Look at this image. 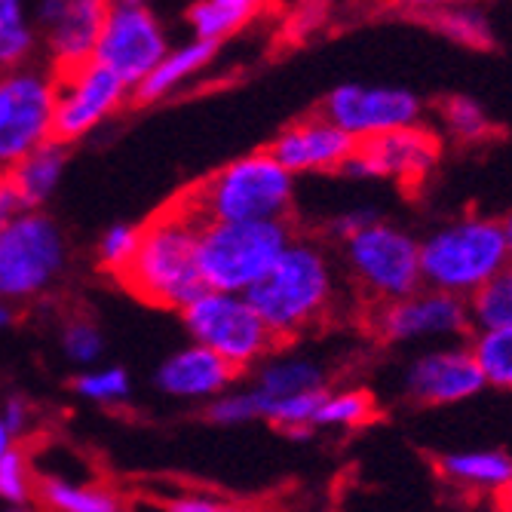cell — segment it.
Masks as SVG:
<instances>
[{"label": "cell", "mask_w": 512, "mask_h": 512, "mask_svg": "<svg viewBox=\"0 0 512 512\" xmlns=\"http://www.w3.org/2000/svg\"><path fill=\"white\" fill-rule=\"evenodd\" d=\"M246 298L270 338L289 344L332 313L338 301V267L319 240L295 237Z\"/></svg>", "instance_id": "obj_1"}, {"label": "cell", "mask_w": 512, "mask_h": 512, "mask_svg": "<svg viewBox=\"0 0 512 512\" xmlns=\"http://www.w3.org/2000/svg\"><path fill=\"white\" fill-rule=\"evenodd\" d=\"M197 230L200 221L181 203L157 212L138 237V249L117 283L160 310H184L206 286L197 267Z\"/></svg>", "instance_id": "obj_2"}, {"label": "cell", "mask_w": 512, "mask_h": 512, "mask_svg": "<svg viewBox=\"0 0 512 512\" xmlns=\"http://www.w3.org/2000/svg\"><path fill=\"white\" fill-rule=\"evenodd\" d=\"M200 224L289 221L295 206V175L267 151L230 160L178 200Z\"/></svg>", "instance_id": "obj_3"}, {"label": "cell", "mask_w": 512, "mask_h": 512, "mask_svg": "<svg viewBox=\"0 0 512 512\" xmlns=\"http://www.w3.org/2000/svg\"><path fill=\"white\" fill-rule=\"evenodd\" d=\"M509 264L503 224L491 215H460L421 237L424 289L470 301Z\"/></svg>", "instance_id": "obj_4"}, {"label": "cell", "mask_w": 512, "mask_h": 512, "mask_svg": "<svg viewBox=\"0 0 512 512\" xmlns=\"http://www.w3.org/2000/svg\"><path fill=\"white\" fill-rule=\"evenodd\" d=\"M295 240L292 221L200 224L197 267L206 292L249 295Z\"/></svg>", "instance_id": "obj_5"}, {"label": "cell", "mask_w": 512, "mask_h": 512, "mask_svg": "<svg viewBox=\"0 0 512 512\" xmlns=\"http://www.w3.org/2000/svg\"><path fill=\"white\" fill-rule=\"evenodd\" d=\"M341 252L353 286L375 304H390L424 289L421 240L399 224L384 218L371 221L341 243Z\"/></svg>", "instance_id": "obj_6"}, {"label": "cell", "mask_w": 512, "mask_h": 512, "mask_svg": "<svg viewBox=\"0 0 512 512\" xmlns=\"http://www.w3.org/2000/svg\"><path fill=\"white\" fill-rule=\"evenodd\" d=\"M68 267V243L46 212H22L0 230V298L19 307L50 292Z\"/></svg>", "instance_id": "obj_7"}, {"label": "cell", "mask_w": 512, "mask_h": 512, "mask_svg": "<svg viewBox=\"0 0 512 512\" xmlns=\"http://www.w3.org/2000/svg\"><path fill=\"white\" fill-rule=\"evenodd\" d=\"M181 322L194 344L221 356L237 375L255 371L276 350V341L246 295L203 292L181 310Z\"/></svg>", "instance_id": "obj_8"}, {"label": "cell", "mask_w": 512, "mask_h": 512, "mask_svg": "<svg viewBox=\"0 0 512 512\" xmlns=\"http://www.w3.org/2000/svg\"><path fill=\"white\" fill-rule=\"evenodd\" d=\"M56 74L19 68L0 74V175L53 142Z\"/></svg>", "instance_id": "obj_9"}, {"label": "cell", "mask_w": 512, "mask_h": 512, "mask_svg": "<svg viewBox=\"0 0 512 512\" xmlns=\"http://www.w3.org/2000/svg\"><path fill=\"white\" fill-rule=\"evenodd\" d=\"M169 53V34L160 16L142 0L108 4L92 62L108 68L123 86L135 89Z\"/></svg>", "instance_id": "obj_10"}, {"label": "cell", "mask_w": 512, "mask_h": 512, "mask_svg": "<svg viewBox=\"0 0 512 512\" xmlns=\"http://www.w3.org/2000/svg\"><path fill=\"white\" fill-rule=\"evenodd\" d=\"M473 332L467 301L417 289L399 301L375 304L371 310V335L390 347H442L460 344V338Z\"/></svg>", "instance_id": "obj_11"}, {"label": "cell", "mask_w": 512, "mask_h": 512, "mask_svg": "<svg viewBox=\"0 0 512 512\" xmlns=\"http://www.w3.org/2000/svg\"><path fill=\"white\" fill-rule=\"evenodd\" d=\"M319 114L347 132L353 142H368L387 132L424 123V102L405 86L341 83L322 99Z\"/></svg>", "instance_id": "obj_12"}, {"label": "cell", "mask_w": 512, "mask_h": 512, "mask_svg": "<svg viewBox=\"0 0 512 512\" xmlns=\"http://www.w3.org/2000/svg\"><path fill=\"white\" fill-rule=\"evenodd\" d=\"M485 390L479 365L467 344H442L411 353L399 365L396 393L408 405L445 408L470 402Z\"/></svg>", "instance_id": "obj_13"}, {"label": "cell", "mask_w": 512, "mask_h": 512, "mask_svg": "<svg viewBox=\"0 0 512 512\" xmlns=\"http://www.w3.org/2000/svg\"><path fill=\"white\" fill-rule=\"evenodd\" d=\"M132 89L123 86L108 68L89 62L77 71L56 74V120L53 142L68 148L83 135L108 123L126 102Z\"/></svg>", "instance_id": "obj_14"}, {"label": "cell", "mask_w": 512, "mask_h": 512, "mask_svg": "<svg viewBox=\"0 0 512 512\" xmlns=\"http://www.w3.org/2000/svg\"><path fill=\"white\" fill-rule=\"evenodd\" d=\"M442 157V138L430 126H408L378 138L359 142L341 175L384 178L402 188H421Z\"/></svg>", "instance_id": "obj_15"}, {"label": "cell", "mask_w": 512, "mask_h": 512, "mask_svg": "<svg viewBox=\"0 0 512 512\" xmlns=\"http://www.w3.org/2000/svg\"><path fill=\"white\" fill-rule=\"evenodd\" d=\"M102 0H43L34 7V28L43 34L53 74H68L92 62L105 25Z\"/></svg>", "instance_id": "obj_16"}, {"label": "cell", "mask_w": 512, "mask_h": 512, "mask_svg": "<svg viewBox=\"0 0 512 512\" xmlns=\"http://www.w3.org/2000/svg\"><path fill=\"white\" fill-rule=\"evenodd\" d=\"M356 145L359 142H353L347 132H341L322 114H310L279 132L270 142L267 154L295 178L332 175V172H344Z\"/></svg>", "instance_id": "obj_17"}, {"label": "cell", "mask_w": 512, "mask_h": 512, "mask_svg": "<svg viewBox=\"0 0 512 512\" xmlns=\"http://www.w3.org/2000/svg\"><path fill=\"white\" fill-rule=\"evenodd\" d=\"M237 371L221 356L209 353L200 344H188L166 356L157 365L154 384L163 396L181 402H212L237 384Z\"/></svg>", "instance_id": "obj_18"}, {"label": "cell", "mask_w": 512, "mask_h": 512, "mask_svg": "<svg viewBox=\"0 0 512 512\" xmlns=\"http://www.w3.org/2000/svg\"><path fill=\"white\" fill-rule=\"evenodd\" d=\"M325 384H329V375H325V365L316 356H307V353L276 356V353H270L255 368V378H252L249 390L258 402L261 421H264V411L270 405L295 399V396H307V393H322V390H329Z\"/></svg>", "instance_id": "obj_19"}, {"label": "cell", "mask_w": 512, "mask_h": 512, "mask_svg": "<svg viewBox=\"0 0 512 512\" xmlns=\"http://www.w3.org/2000/svg\"><path fill=\"white\" fill-rule=\"evenodd\" d=\"M442 482L467 497H497L512 476V457L500 448H463L436 457Z\"/></svg>", "instance_id": "obj_20"}, {"label": "cell", "mask_w": 512, "mask_h": 512, "mask_svg": "<svg viewBox=\"0 0 512 512\" xmlns=\"http://www.w3.org/2000/svg\"><path fill=\"white\" fill-rule=\"evenodd\" d=\"M218 56V46L203 43V40H184L178 46H169V53L163 62L132 89V102L135 105H154L169 96H175V89L184 86L191 77L203 74Z\"/></svg>", "instance_id": "obj_21"}, {"label": "cell", "mask_w": 512, "mask_h": 512, "mask_svg": "<svg viewBox=\"0 0 512 512\" xmlns=\"http://www.w3.org/2000/svg\"><path fill=\"white\" fill-rule=\"evenodd\" d=\"M65 166H68V151L56 142H46L7 172V181L13 184L25 212H40V206L59 191Z\"/></svg>", "instance_id": "obj_22"}, {"label": "cell", "mask_w": 512, "mask_h": 512, "mask_svg": "<svg viewBox=\"0 0 512 512\" xmlns=\"http://www.w3.org/2000/svg\"><path fill=\"white\" fill-rule=\"evenodd\" d=\"M264 13V4L258 0H197L184 13L194 40L221 46L234 34L246 31L258 16Z\"/></svg>", "instance_id": "obj_23"}, {"label": "cell", "mask_w": 512, "mask_h": 512, "mask_svg": "<svg viewBox=\"0 0 512 512\" xmlns=\"http://www.w3.org/2000/svg\"><path fill=\"white\" fill-rule=\"evenodd\" d=\"M37 500L46 512H126V503L111 488L65 476L37 479Z\"/></svg>", "instance_id": "obj_24"}, {"label": "cell", "mask_w": 512, "mask_h": 512, "mask_svg": "<svg viewBox=\"0 0 512 512\" xmlns=\"http://www.w3.org/2000/svg\"><path fill=\"white\" fill-rule=\"evenodd\" d=\"M375 414H378L375 393H368L362 387L325 390L313 417V430H359L375 421Z\"/></svg>", "instance_id": "obj_25"}, {"label": "cell", "mask_w": 512, "mask_h": 512, "mask_svg": "<svg viewBox=\"0 0 512 512\" xmlns=\"http://www.w3.org/2000/svg\"><path fill=\"white\" fill-rule=\"evenodd\" d=\"M37 28L19 0H0V74L25 68L34 53Z\"/></svg>", "instance_id": "obj_26"}, {"label": "cell", "mask_w": 512, "mask_h": 512, "mask_svg": "<svg viewBox=\"0 0 512 512\" xmlns=\"http://www.w3.org/2000/svg\"><path fill=\"white\" fill-rule=\"evenodd\" d=\"M473 332L512 329V264H506L497 276L467 301Z\"/></svg>", "instance_id": "obj_27"}, {"label": "cell", "mask_w": 512, "mask_h": 512, "mask_svg": "<svg viewBox=\"0 0 512 512\" xmlns=\"http://www.w3.org/2000/svg\"><path fill=\"white\" fill-rule=\"evenodd\" d=\"M467 347L479 365L485 387L512 390V329L473 332Z\"/></svg>", "instance_id": "obj_28"}, {"label": "cell", "mask_w": 512, "mask_h": 512, "mask_svg": "<svg viewBox=\"0 0 512 512\" xmlns=\"http://www.w3.org/2000/svg\"><path fill=\"white\" fill-rule=\"evenodd\" d=\"M439 120L454 142H463V145L485 142V138L494 132V120L470 96H445L439 102Z\"/></svg>", "instance_id": "obj_29"}, {"label": "cell", "mask_w": 512, "mask_h": 512, "mask_svg": "<svg viewBox=\"0 0 512 512\" xmlns=\"http://www.w3.org/2000/svg\"><path fill=\"white\" fill-rule=\"evenodd\" d=\"M424 22H430L445 37L457 40L460 46H476V50H491V46H494V31H491L488 19L482 13H476V10L436 7L433 16H424Z\"/></svg>", "instance_id": "obj_30"}, {"label": "cell", "mask_w": 512, "mask_h": 512, "mask_svg": "<svg viewBox=\"0 0 512 512\" xmlns=\"http://www.w3.org/2000/svg\"><path fill=\"white\" fill-rule=\"evenodd\" d=\"M71 390L92 405H120L132 396V378L120 365L86 368L71 381Z\"/></svg>", "instance_id": "obj_31"}, {"label": "cell", "mask_w": 512, "mask_h": 512, "mask_svg": "<svg viewBox=\"0 0 512 512\" xmlns=\"http://www.w3.org/2000/svg\"><path fill=\"white\" fill-rule=\"evenodd\" d=\"M59 347H62V356L77 365V368H96V362L102 359L105 353V335L102 329L92 319L86 316H71L62 332H59Z\"/></svg>", "instance_id": "obj_32"}, {"label": "cell", "mask_w": 512, "mask_h": 512, "mask_svg": "<svg viewBox=\"0 0 512 512\" xmlns=\"http://www.w3.org/2000/svg\"><path fill=\"white\" fill-rule=\"evenodd\" d=\"M37 497V479L31 460L22 448H13L0 460V503L4 506H28Z\"/></svg>", "instance_id": "obj_33"}, {"label": "cell", "mask_w": 512, "mask_h": 512, "mask_svg": "<svg viewBox=\"0 0 512 512\" xmlns=\"http://www.w3.org/2000/svg\"><path fill=\"white\" fill-rule=\"evenodd\" d=\"M138 237H142V227L135 224H111L105 234L99 237V267L105 273H111L114 279H120L126 273V267L132 264L135 258V249H138Z\"/></svg>", "instance_id": "obj_34"}, {"label": "cell", "mask_w": 512, "mask_h": 512, "mask_svg": "<svg viewBox=\"0 0 512 512\" xmlns=\"http://www.w3.org/2000/svg\"><path fill=\"white\" fill-rule=\"evenodd\" d=\"M206 417L212 424H221V427H243V424L261 421V411H258V402L252 396V390L230 387L227 393H221L218 399H212L206 405Z\"/></svg>", "instance_id": "obj_35"}, {"label": "cell", "mask_w": 512, "mask_h": 512, "mask_svg": "<svg viewBox=\"0 0 512 512\" xmlns=\"http://www.w3.org/2000/svg\"><path fill=\"white\" fill-rule=\"evenodd\" d=\"M0 421H4V427L10 430V436H13V439H19L22 433H28V430H31V421H34V405H31L25 396L13 393V396H7V399H4V405H0Z\"/></svg>", "instance_id": "obj_36"}, {"label": "cell", "mask_w": 512, "mask_h": 512, "mask_svg": "<svg viewBox=\"0 0 512 512\" xmlns=\"http://www.w3.org/2000/svg\"><path fill=\"white\" fill-rule=\"evenodd\" d=\"M371 221H378V212H375V209H350V212H344V215H335L332 224H329L332 240L344 243V240H350L353 234H359L362 227H368Z\"/></svg>", "instance_id": "obj_37"}, {"label": "cell", "mask_w": 512, "mask_h": 512, "mask_svg": "<svg viewBox=\"0 0 512 512\" xmlns=\"http://www.w3.org/2000/svg\"><path fill=\"white\" fill-rule=\"evenodd\" d=\"M224 500L212 497V494H175L169 500H163V512H221Z\"/></svg>", "instance_id": "obj_38"}, {"label": "cell", "mask_w": 512, "mask_h": 512, "mask_svg": "<svg viewBox=\"0 0 512 512\" xmlns=\"http://www.w3.org/2000/svg\"><path fill=\"white\" fill-rule=\"evenodd\" d=\"M22 203L13 191V184L7 181V175H0V230H4L10 221H16L22 215Z\"/></svg>", "instance_id": "obj_39"}, {"label": "cell", "mask_w": 512, "mask_h": 512, "mask_svg": "<svg viewBox=\"0 0 512 512\" xmlns=\"http://www.w3.org/2000/svg\"><path fill=\"white\" fill-rule=\"evenodd\" d=\"M19 319V313H16V307L13 304H7L4 298H0V332L4 329H10V325Z\"/></svg>", "instance_id": "obj_40"}, {"label": "cell", "mask_w": 512, "mask_h": 512, "mask_svg": "<svg viewBox=\"0 0 512 512\" xmlns=\"http://www.w3.org/2000/svg\"><path fill=\"white\" fill-rule=\"evenodd\" d=\"M494 500H497L500 512H512V476L506 479V485L500 488V494H497Z\"/></svg>", "instance_id": "obj_41"}, {"label": "cell", "mask_w": 512, "mask_h": 512, "mask_svg": "<svg viewBox=\"0 0 512 512\" xmlns=\"http://www.w3.org/2000/svg\"><path fill=\"white\" fill-rule=\"evenodd\" d=\"M13 448H16V439L10 436V430L4 427V421H0V460H4Z\"/></svg>", "instance_id": "obj_42"}, {"label": "cell", "mask_w": 512, "mask_h": 512, "mask_svg": "<svg viewBox=\"0 0 512 512\" xmlns=\"http://www.w3.org/2000/svg\"><path fill=\"white\" fill-rule=\"evenodd\" d=\"M500 224H503V237H506V249H509V264H512V209L506 212V218Z\"/></svg>", "instance_id": "obj_43"}, {"label": "cell", "mask_w": 512, "mask_h": 512, "mask_svg": "<svg viewBox=\"0 0 512 512\" xmlns=\"http://www.w3.org/2000/svg\"><path fill=\"white\" fill-rule=\"evenodd\" d=\"M221 512H258V509H249V506H234V503H224Z\"/></svg>", "instance_id": "obj_44"}, {"label": "cell", "mask_w": 512, "mask_h": 512, "mask_svg": "<svg viewBox=\"0 0 512 512\" xmlns=\"http://www.w3.org/2000/svg\"><path fill=\"white\" fill-rule=\"evenodd\" d=\"M0 512H34V509L31 506H4Z\"/></svg>", "instance_id": "obj_45"}]
</instances>
